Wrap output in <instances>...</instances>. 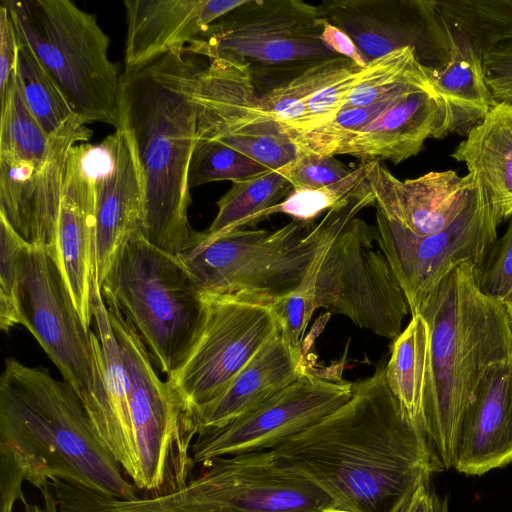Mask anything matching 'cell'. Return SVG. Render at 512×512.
Listing matches in <instances>:
<instances>
[{
  "instance_id": "obj_11",
  "label": "cell",
  "mask_w": 512,
  "mask_h": 512,
  "mask_svg": "<svg viewBox=\"0 0 512 512\" xmlns=\"http://www.w3.org/2000/svg\"><path fill=\"white\" fill-rule=\"evenodd\" d=\"M315 311L325 308L354 325L390 340L402 332L410 313L374 226L355 217L318 253L296 289Z\"/></svg>"
},
{
  "instance_id": "obj_30",
  "label": "cell",
  "mask_w": 512,
  "mask_h": 512,
  "mask_svg": "<svg viewBox=\"0 0 512 512\" xmlns=\"http://www.w3.org/2000/svg\"><path fill=\"white\" fill-rule=\"evenodd\" d=\"M439 20L461 33L482 54L512 42V0L434 1Z\"/></svg>"
},
{
  "instance_id": "obj_44",
  "label": "cell",
  "mask_w": 512,
  "mask_h": 512,
  "mask_svg": "<svg viewBox=\"0 0 512 512\" xmlns=\"http://www.w3.org/2000/svg\"><path fill=\"white\" fill-rule=\"evenodd\" d=\"M502 304L505 308V311L508 315V318H509L511 326H512V287L509 290L506 297L504 298V300L502 301Z\"/></svg>"
},
{
  "instance_id": "obj_10",
  "label": "cell",
  "mask_w": 512,
  "mask_h": 512,
  "mask_svg": "<svg viewBox=\"0 0 512 512\" xmlns=\"http://www.w3.org/2000/svg\"><path fill=\"white\" fill-rule=\"evenodd\" d=\"M105 304L127 376L138 460L135 486L144 498L175 493L187 485L195 464L191 448L199 432L196 413L181 402L167 380L159 378L132 324L114 304Z\"/></svg>"
},
{
  "instance_id": "obj_40",
  "label": "cell",
  "mask_w": 512,
  "mask_h": 512,
  "mask_svg": "<svg viewBox=\"0 0 512 512\" xmlns=\"http://www.w3.org/2000/svg\"><path fill=\"white\" fill-rule=\"evenodd\" d=\"M18 40L15 26L7 7L0 6V94L5 90L15 70Z\"/></svg>"
},
{
  "instance_id": "obj_31",
  "label": "cell",
  "mask_w": 512,
  "mask_h": 512,
  "mask_svg": "<svg viewBox=\"0 0 512 512\" xmlns=\"http://www.w3.org/2000/svg\"><path fill=\"white\" fill-rule=\"evenodd\" d=\"M433 68L421 61L413 47H404L377 58L363 69L360 82L342 110L371 104L405 85H417L434 92Z\"/></svg>"
},
{
  "instance_id": "obj_23",
  "label": "cell",
  "mask_w": 512,
  "mask_h": 512,
  "mask_svg": "<svg viewBox=\"0 0 512 512\" xmlns=\"http://www.w3.org/2000/svg\"><path fill=\"white\" fill-rule=\"evenodd\" d=\"M439 22L447 40V55L444 65L433 68L431 76L438 108L432 137L466 136L498 102L488 86L482 54L467 37Z\"/></svg>"
},
{
  "instance_id": "obj_6",
  "label": "cell",
  "mask_w": 512,
  "mask_h": 512,
  "mask_svg": "<svg viewBox=\"0 0 512 512\" xmlns=\"http://www.w3.org/2000/svg\"><path fill=\"white\" fill-rule=\"evenodd\" d=\"M0 98V216L29 247L56 250L69 154L92 131L75 116L47 135L28 109L14 72Z\"/></svg>"
},
{
  "instance_id": "obj_29",
  "label": "cell",
  "mask_w": 512,
  "mask_h": 512,
  "mask_svg": "<svg viewBox=\"0 0 512 512\" xmlns=\"http://www.w3.org/2000/svg\"><path fill=\"white\" fill-rule=\"evenodd\" d=\"M292 189L277 170L232 182L217 201V214L205 234L215 237L258 223L259 216L280 203Z\"/></svg>"
},
{
  "instance_id": "obj_38",
  "label": "cell",
  "mask_w": 512,
  "mask_h": 512,
  "mask_svg": "<svg viewBox=\"0 0 512 512\" xmlns=\"http://www.w3.org/2000/svg\"><path fill=\"white\" fill-rule=\"evenodd\" d=\"M488 86L497 102L512 104V42L482 53Z\"/></svg>"
},
{
  "instance_id": "obj_17",
  "label": "cell",
  "mask_w": 512,
  "mask_h": 512,
  "mask_svg": "<svg viewBox=\"0 0 512 512\" xmlns=\"http://www.w3.org/2000/svg\"><path fill=\"white\" fill-rule=\"evenodd\" d=\"M95 187L96 274L103 283L116 255L142 224L139 165L128 132L118 127L90 146Z\"/></svg>"
},
{
  "instance_id": "obj_45",
  "label": "cell",
  "mask_w": 512,
  "mask_h": 512,
  "mask_svg": "<svg viewBox=\"0 0 512 512\" xmlns=\"http://www.w3.org/2000/svg\"><path fill=\"white\" fill-rule=\"evenodd\" d=\"M324 512H352V511L333 506V507L326 509Z\"/></svg>"
},
{
  "instance_id": "obj_12",
  "label": "cell",
  "mask_w": 512,
  "mask_h": 512,
  "mask_svg": "<svg viewBox=\"0 0 512 512\" xmlns=\"http://www.w3.org/2000/svg\"><path fill=\"white\" fill-rule=\"evenodd\" d=\"M325 18L303 0H245L212 23L184 50L254 68H299L338 57L321 40Z\"/></svg>"
},
{
  "instance_id": "obj_8",
  "label": "cell",
  "mask_w": 512,
  "mask_h": 512,
  "mask_svg": "<svg viewBox=\"0 0 512 512\" xmlns=\"http://www.w3.org/2000/svg\"><path fill=\"white\" fill-rule=\"evenodd\" d=\"M16 35L33 52L86 124L119 127L121 74L94 15L68 0H3Z\"/></svg>"
},
{
  "instance_id": "obj_1",
  "label": "cell",
  "mask_w": 512,
  "mask_h": 512,
  "mask_svg": "<svg viewBox=\"0 0 512 512\" xmlns=\"http://www.w3.org/2000/svg\"><path fill=\"white\" fill-rule=\"evenodd\" d=\"M271 451L278 464L352 512H393L443 469L426 434L392 393L385 364L353 382L345 405Z\"/></svg>"
},
{
  "instance_id": "obj_14",
  "label": "cell",
  "mask_w": 512,
  "mask_h": 512,
  "mask_svg": "<svg viewBox=\"0 0 512 512\" xmlns=\"http://www.w3.org/2000/svg\"><path fill=\"white\" fill-rule=\"evenodd\" d=\"M1 378L29 405L79 486L108 498L136 500L139 491L96 434L74 389L42 367L5 360Z\"/></svg>"
},
{
  "instance_id": "obj_24",
  "label": "cell",
  "mask_w": 512,
  "mask_h": 512,
  "mask_svg": "<svg viewBox=\"0 0 512 512\" xmlns=\"http://www.w3.org/2000/svg\"><path fill=\"white\" fill-rule=\"evenodd\" d=\"M308 368L302 347L293 346L280 331L259 349L221 395L196 410L199 431L223 426L250 412Z\"/></svg>"
},
{
  "instance_id": "obj_36",
  "label": "cell",
  "mask_w": 512,
  "mask_h": 512,
  "mask_svg": "<svg viewBox=\"0 0 512 512\" xmlns=\"http://www.w3.org/2000/svg\"><path fill=\"white\" fill-rule=\"evenodd\" d=\"M475 275L480 290L502 303L512 287V217L505 233L488 249Z\"/></svg>"
},
{
  "instance_id": "obj_4",
  "label": "cell",
  "mask_w": 512,
  "mask_h": 512,
  "mask_svg": "<svg viewBox=\"0 0 512 512\" xmlns=\"http://www.w3.org/2000/svg\"><path fill=\"white\" fill-rule=\"evenodd\" d=\"M375 204L368 182L319 221L292 220L274 229H235L209 237L194 234L178 256L202 296H235L272 304L304 281L321 249L357 214Z\"/></svg>"
},
{
  "instance_id": "obj_37",
  "label": "cell",
  "mask_w": 512,
  "mask_h": 512,
  "mask_svg": "<svg viewBox=\"0 0 512 512\" xmlns=\"http://www.w3.org/2000/svg\"><path fill=\"white\" fill-rule=\"evenodd\" d=\"M352 170L335 157L298 153L294 160L277 171L290 182L294 190H298L332 185L344 179Z\"/></svg>"
},
{
  "instance_id": "obj_15",
  "label": "cell",
  "mask_w": 512,
  "mask_h": 512,
  "mask_svg": "<svg viewBox=\"0 0 512 512\" xmlns=\"http://www.w3.org/2000/svg\"><path fill=\"white\" fill-rule=\"evenodd\" d=\"M199 338L181 368L167 378L196 413L221 395L259 349L281 331L270 304L235 296H203Z\"/></svg>"
},
{
  "instance_id": "obj_20",
  "label": "cell",
  "mask_w": 512,
  "mask_h": 512,
  "mask_svg": "<svg viewBox=\"0 0 512 512\" xmlns=\"http://www.w3.org/2000/svg\"><path fill=\"white\" fill-rule=\"evenodd\" d=\"M318 6L327 22L353 40L367 64L404 47L417 51L423 36L447 53L428 1L329 0Z\"/></svg>"
},
{
  "instance_id": "obj_43",
  "label": "cell",
  "mask_w": 512,
  "mask_h": 512,
  "mask_svg": "<svg viewBox=\"0 0 512 512\" xmlns=\"http://www.w3.org/2000/svg\"><path fill=\"white\" fill-rule=\"evenodd\" d=\"M43 502L41 505L37 503H24L25 512H60L54 494L50 492L48 486L41 490Z\"/></svg>"
},
{
  "instance_id": "obj_21",
  "label": "cell",
  "mask_w": 512,
  "mask_h": 512,
  "mask_svg": "<svg viewBox=\"0 0 512 512\" xmlns=\"http://www.w3.org/2000/svg\"><path fill=\"white\" fill-rule=\"evenodd\" d=\"M512 462V359L492 366L467 406L453 468L483 475Z\"/></svg>"
},
{
  "instance_id": "obj_13",
  "label": "cell",
  "mask_w": 512,
  "mask_h": 512,
  "mask_svg": "<svg viewBox=\"0 0 512 512\" xmlns=\"http://www.w3.org/2000/svg\"><path fill=\"white\" fill-rule=\"evenodd\" d=\"M375 220L376 242L404 292L411 315L458 266L470 263L476 273L497 239L500 224L479 183L461 214L436 233L413 234L377 208Z\"/></svg>"
},
{
  "instance_id": "obj_34",
  "label": "cell",
  "mask_w": 512,
  "mask_h": 512,
  "mask_svg": "<svg viewBox=\"0 0 512 512\" xmlns=\"http://www.w3.org/2000/svg\"><path fill=\"white\" fill-rule=\"evenodd\" d=\"M269 170L237 150L214 140H198L190 161L188 183L194 188L206 183L244 180Z\"/></svg>"
},
{
  "instance_id": "obj_7",
  "label": "cell",
  "mask_w": 512,
  "mask_h": 512,
  "mask_svg": "<svg viewBox=\"0 0 512 512\" xmlns=\"http://www.w3.org/2000/svg\"><path fill=\"white\" fill-rule=\"evenodd\" d=\"M100 289L135 328L159 370L173 376L199 338L206 309L179 257L150 244L140 230L120 249Z\"/></svg>"
},
{
  "instance_id": "obj_18",
  "label": "cell",
  "mask_w": 512,
  "mask_h": 512,
  "mask_svg": "<svg viewBox=\"0 0 512 512\" xmlns=\"http://www.w3.org/2000/svg\"><path fill=\"white\" fill-rule=\"evenodd\" d=\"M89 144L69 154L61 198L56 250L63 275L84 326L91 330L96 274L95 187Z\"/></svg>"
},
{
  "instance_id": "obj_5",
  "label": "cell",
  "mask_w": 512,
  "mask_h": 512,
  "mask_svg": "<svg viewBox=\"0 0 512 512\" xmlns=\"http://www.w3.org/2000/svg\"><path fill=\"white\" fill-rule=\"evenodd\" d=\"M20 324L35 337L81 399L94 430L132 482L135 455L126 445L107 393L99 338L74 304L57 251L27 246L20 255Z\"/></svg>"
},
{
  "instance_id": "obj_35",
  "label": "cell",
  "mask_w": 512,
  "mask_h": 512,
  "mask_svg": "<svg viewBox=\"0 0 512 512\" xmlns=\"http://www.w3.org/2000/svg\"><path fill=\"white\" fill-rule=\"evenodd\" d=\"M27 246L0 216V327L4 332L20 324V255Z\"/></svg>"
},
{
  "instance_id": "obj_22",
  "label": "cell",
  "mask_w": 512,
  "mask_h": 512,
  "mask_svg": "<svg viewBox=\"0 0 512 512\" xmlns=\"http://www.w3.org/2000/svg\"><path fill=\"white\" fill-rule=\"evenodd\" d=\"M245 0H126L125 69L184 48Z\"/></svg>"
},
{
  "instance_id": "obj_25",
  "label": "cell",
  "mask_w": 512,
  "mask_h": 512,
  "mask_svg": "<svg viewBox=\"0 0 512 512\" xmlns=\"http://www.w3.org/2000/svg\"><path fill=\"white\" fill-rule=\"evenodd\" d=\"M438 108L433 93L415 90L358 130L334 152L364 162L388 160L398 164L417 155L432 137Z\"/></svg>"
},
{
  "instance_id": "obj_39",
  "label": "cell",
  "mask_w": 512,
  "mask_h": 512,
  "mask_svg": "<svg viewBox=\"0 0 512 512\" xmlns=\"http://www.w3.org/2000/svg\"><path fill=\"white\" fill-rule=\"evenodd\" d=\"M26 477L25 468L13 451L0 445V512H13L17 500L27 502L22 491Z\"/></svg>"
},
{
  "instance_id": "obj_16",
  "label": "cell",
  "mask_w": 512,
  "mask_h": 512,
  "mask_svg": "<svg viewBox=\"0 0 512 512\" xmlns=\"http://www.w3.org/2000/svg\"><path fill=\"white\" fill-rule=\"evenodd\" d=\"M353 382L337 369L310 367L285 389L233 421L202 429L191 452L194 462L272 450L331 415L352 397Z\"/></svg>"
},
{
  "instance_id": "obj_33",
  "label": "cell",
  "mask_w": 512,
  "mask_h": 512,
  "mask_svg": "<svg viewBox=\"0 0 512 512\" xmlns=\"http://www.w3.org/2000/svg\"><path fill=\"white\" fill-rule=\"evenodd\" d=\"M372 165L362 162L344 179L318 189H298L292 191L278 204L265 210L258 222L275 213H283L293 220L311 223L323 212L344 205L367 182Z\"/></svg>"
},
{
  "instance_id": "obj_19",
  "label": "cell",
  "mask_w": 512,
  "mask_h": 512,
  "mask_svg": "<svg viewBox=\"0 0 512 512\" xmlns=\"http://www.w3.org/2000/svg\"><path fill=\"white\" fill-rule=\"evenodd\" d=\"M367 180L376 208L419 236L449 226L464 210L478 183L472 174L460 176L453 170L400 180L381 161H372Z\"/></svg>"
},
{
  "instance_id": "obj_27",
  "label": "cell",
  "mask_w": 512,
  "mask_h": 512,
  "mask_svg": "<svg viewBox=\"0 0 512 512\" xmlns=\"http://www.w3.org/2000/svg\"><path fill=\"white\" fill-rule=\"evenodd\" d=\"M428 336V326L422 315H411L408 325L392 341L390 358L385 364L392 393L423 432Z\"/></svg>"
},
{
  "instance_id": "obj_3",
  "label": "cell",
  "mask_w": 512,
  "mask_h": 512,
  "mask_svg": "<svg viewBox=\"0 0 512 512\" xmlns=\"http://www.w3.org/2000/svg\"><path fill=\"white\" fill-rule=\"evenodd\" d=\"M417 313L429 334L424 432L441 466L450 469L478 386L492 366L512 359V326L503 304L480 290L470 263L448 274Z\"/></svg>"
},
{
  "instance_id": "obj_28",
  "label": "cell",
  "mask_w": 512,
  "mask_h": 512,
  "mask_svg": "<svg viewBox=\"0 0 512 512\" xmlns=\"http://www.w3.org/2000/svg\"><path fill=\"white\" fill-rule=\"evenodd\" d=\"M357 68V64L342 56L308 64L289 80L262 93L261 108L290 134L302 118L306 103L320 89Z\"/></svg>"
},
{
  "instance_id": "obj_41",
  "label": "cell",
  "mask_w": 512,
  "mask_h": 512,
  "mask_svg": "<svg viewBox=\"0 0 512 512\" xmlns=\"http://www.w3.org/2000/svg\"><path fill=\"white\" fill-rule=\"evenodd\" d=\"M447 501H441L430 487V481L417 485L393 512H444Z\"/></svg>"
},
{
  "instance_id": "obj_32",
  "label": "cell",
  "mask_w": 512,
  "mask_h": 512,
  "mask_svg": "<svg viewBox=\"0 0 512 512\" xmlns=\"http://www.w3.org/2000/svg\"><path fill=\"white\" fill-rule=\"evenodd\" d=\"M17 40L16 81L28 109L50 136L77 115L30 48Z\"/></svg>"
},
{
  "instance_id": "obj_46",
  "label": "cell",
  "mask_w": 512,
  "mask_h": 512,
  "mask_svg": "<svg viewBox=\"0 0 512 512\" xmlns=\"http://www.w3.org/2000/svg\"><path fill=\"white\" fill-rule=\"evenodd\" d=\"M444 512H448V506L446 505Z\"/></svg>"
},
{
  "instance_id": "obj_42",
  "label": "cell",
  "mask_w": 512,
  "mask_h": 512,
  "mask_svg": "<svg viewBox=\"0 0 512 512\" xmlns=\"http://www.w3.org/2000/svg\"><path fill=\"white\" fill-rule=\"evenodd\" d=\"M321 40L334 53L348 58L361 68L367 66V62L353 40L344 31L327 21L321 33Z\"/></svg>"
},
{
  "instance_id": "obj_2",
  "label": "cell",
  "mask_w": 512,
  "mask_h": 512,
  "mask_svg": "<svg viewBox=\"0 0 512 512\" xmlns=\"http://www.w3.org/2000/svg\"><path fill=\"white\" fill-rule=\"evenodd\" d=\"M204 64L178 48L120 77L119 127L128 132L139 165L141 232L177 257L196 233L188 220V173L198 141L194 94Z\"/></svg>"
},
{
  "instance_id": "obj_9",
  "label": "cell",
  "mask_w": 512,
  "mask_h": 512,
  "mask_svg": "<svg viewBox=\"0 0 512 512\" xmlns=\"http://www.w3.org/2000/svg\"><path fill=\"white\" fill-rule=\"evenodd\" d=\"M172 494L136 500L81 489L73 512H324L333 499L303 475L278 464L271 450L214 458Z\"/></svg>"
},
{
  "instance_id": "obj_26",
  "label": "cell",
  "mask_w": 512,
  "mask_h": 512,
  "mask_svg": "<svg viewBox=\"0 0 512 512\" xmlns=\"http://www.w3.org/2000/svg\"><path fill=\"white\" fill-rule=\"evenodd\" d=\"M451 157L466 165L496 219L512 217V104L498 102L457 145Z\"/></svg>"
}]
</instances>
